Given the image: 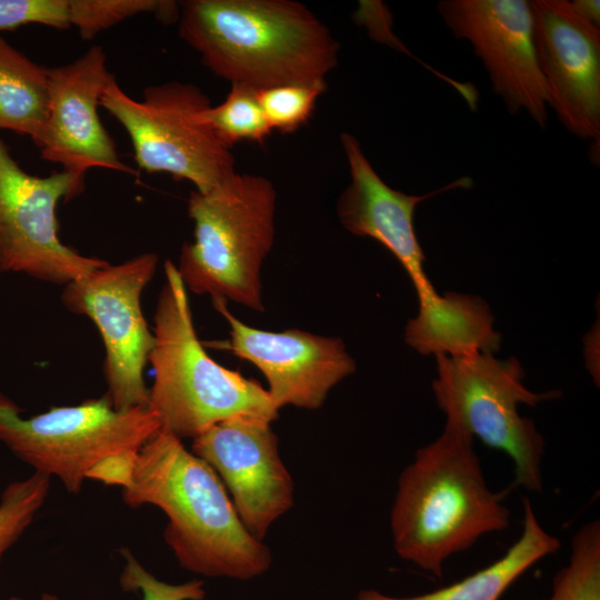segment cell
Returning <instances> with one entry per match:
<instances>
[{
  "mask_svg": "<svg viewBox=\"0 0 600 600\" xmlns=\"http://www.w3.org/2000/svg\"><path fill=\"white\" fill-rule=\"evenodd\" d=\"M327 82L287 83L258 90V99L272 130L291 133L311 118Z\"/></svg>",
  "mask_w": 600,
  "mask_h": 600,
  "instance_id": "obj_23",
  "label": "cell"
},
{
  "mask_svg": "<svg viewBox=\"0 0 600 600\" xmlns=\"http://www.w3.org/2000/svg\"><path fill=\"white\" fill-rule=\"evenodd\" d=\"M121 491L128 507L153 506L167 516L164 541L189 572L250 580L272 563L270 548L243 526L216 471L163 429L137 452Z\"/></svg>",
  "mask_w": 600,
  "mask_h": 600,
  "instance_id": "obj_1",
  "label": "cell"
},
{
  "mask_svg": "<svg viewBox=\"0 0 600 600\" xmlns=\"http://www.w3.org/2000/svg\"><path fill=\"white\" fill-rule=\"evenodd\" d=\"M50 478L32 472L26 479L10 482L0 496V563L43 507L50 490Z\"/></svg>",
  "mask_w": 600,
  "mask_h": 600,
  "instance_id": "obj_22",
  "label": "cell"
},
{
  "mask_svg": "<svg viewBox=\"0 0 600 600\" xmlns=\"http://www.w3.org/2000/svg\"><path fill=\"white\" fill-rule=\"evenodd\" d=\"M79 194L66 171H24L0 138V271L66 286L107 261L83 256L59 236L57 207Z\"/></svg>",
  "mask_w": 600,
  "mask_h": 600,
  "instance_id": "obj_10",
  "label": "cell"
},
{
  "mask_svg": "<svg viewBox=\"0 0 600 600\" xmlns=\"http://www.w3.org/2000/svg\"><path fill=\"white\" fill-rule=\"evenodd\" d=\"M48 72V119L38 146L41 157L61 164L79 193L91 168L132 174L133 169L120 160L98 114L102 93L114 77L107 69L103 49L93 46L73 62L49 68Z\"/></svg>",
  "mask_w": 600,
  "mask_h": 600,
  "instance_id": "obj_15",
  "label": "cell"
},
{
  "mask_svg": "<svg viewBox=\"0 0 600 600\" xmlns=\"http://www.w3.org/2000/svg\"><path fill=\"white\" fill-rule=\"evenodd\" d=\"M158 254L146 252L104 266L64 286L61 301L72 313L89 318L104 346L107 396L117 410L149 407L143 377L153 346L141 294L154 276Z\"/></svg>",
  "mask_w": 600,
  "mask_h": 600,
  "instance_id": "obj_9",
  "label": "cell"
},
{
  "mask_svg": "<svg viewBox=\"0 0 600 600\" xmlns=\"http://www.w3.org/2000/svg\"><path fill=\"white\" fill-rule=\"evenodd\" d=\"M438 376L432 390L438 407L470 436L506 453L514 468V487L542 490L544 439L519 404L536 407L558 398L559 391L537 393L523 384L524 371L511 357L489 352L437 354Z\"/></svg>",
  "mask_w": 600,
  "mask_h": 600,
  "instance_id": "obj_7",
  "label": "cell"
},
{
  "mask_svg": "<svg viewBox=\"0 0 600 600\" xmlns=\"http://www.w3.org/2000/svg\"><path fill=\"white\" fill-rule=\"evenodd\" d=\"M509 524L510 510L489 489L473 437L447 420L398 478L390 511L396 553L441 579L449 558Z\"/></svg>",
  "mask_w": 600,
  "mask_h": 600,
  "instance_id": "obj_3",
  "label": "cell"
},
{
  "mask_svg": "<svg viewBox=\"0 0 600 600\" xmlns=\"http://www.w3.org/2000/svg\"><path fill=\"white\" fill-rule=\"evenodd\" d=\"M153 346L148 362L153 380L149 408L161 429L180 439L236 417L272 423L279 416L267 389L214 361L198 339L187 288L171 261L153 316Z\"/></svg>",
  "mask_w": 600,
  "mask_h": 600,
  "instance_id": "obj_4",
  "label": "cell"
},
{
  "mask_svg": "<svg viewBox=\"0 0 600 600\" xmlns=\"http://www.w3.org/2000/svg\"><path fill=\"white\" fill-rule=\"evenodd\" d=\"M569 3L578 17L600 29V2L598 0H573Z\"/></svg>",
  "mask_w": 600,
  "mask_h": 600,
  "instance_id": "obj_27",
  "label": "cell"
},
{
  "mask_svg": "<svg viewBox=\"0 0 600 600\" xmlns=\"http://www.w3.org/2000/svg\"><path fill=\"white\" fill-rule=\"evenodd\" d=\"M348 160L350 182L337 201V216L342 227L358 237H369L386 247L410 277L419 300L418 316H438L446 306L428 279L426 257L413 226L417 206L439 193L453 189H470L473 181L461 177L438 190L412 196L388 186L366 157L359 140L349 132L340 136Z\"/></svg>",
  "mask_w": 600,
  "mask_h": 600,
  "instance_id": "obj_13",
  "label": "cell"
},
{
  "mask_svg": "<svg viewBox=\"0 0 600 600\" xmlns=\"http://www.w3.org/2000/svg\"><path fill=\"white\" fill-rule=\"evenodd\" d=\"M178 22L180 38L231 84L323 82L338 66L339 42L293 0H187Z\"/></svg>",
  "mask_w": 600,
  "mask_h": 600,
  "instance_id": "obj_2",
  "label": "cell"
},
{
  "mask_svg": "<svg viewBox=\"0 0 600 600\" xmlns=\"http://www.w3.org/2000/svg\"><path fill=\"white\" fill-rule=\"evenodd\" d=\"M191 451L216 471L243 526L258 540L292 508L293 480L270 422L224 420L193 438Z\"/></svg>",
  "mask_w": 600,
  "mask_h": 600,
  "instance_id": "obj_12",
  "label": "cell"
},
{
  "mask_svg": "<svg viewBox=\"0 0 600 600\" xmlns=\"http://www.w3.org/2000/svg\"><path fill=\"white\" fill-rule=\"evenodd\" d=\"M141 13L170 23L179 19L180 4L169 0H70V24L83 40Z\"/></svg>",
  "mask_w": 600,
  "mask_h": 600,
  "instance_id": "obj_21",
  "label": "cell"
},
{
  "mask_svg": "<svg viewBox=\"0 0 600 600\" xmlns=\"http://www.w3.org/2000/svg\"><path fill=\"white\" fill-rule=\"evenodd\" d=\"M212 302L230 326V339L218 347L262 372L278 410L286 406L319 409L330 390L356 371V362L340 338L299 329H257L236 318L226 301Z\"/></svg>",
  "mask_w": 600,
  "mask_h": 600,
  "instance_id": "obj_14",
  "label": "cell"
},
{
  "mask_svg": "<svg viewBox=\"0 0 600 600\" xmlns=\"http://www.w3.org/2000/svg\"><path fill=\"white\" fill-rule=\"evenodd\" d=\"M543 600H600V522L592 520L573 534L569 562L553 578Z\"/></svg>",
  "mask_w": 600,
  "mask_h": 600,
  "instance_id": "obj_19",
  "label": "cell"
},
{
  "mask_svg": "<svg viewBox=\"0 0 600 600\" xmlns=\"http://www.w3.org/2000/svg\"><path fill=\"white\" fill-rule=\"evenodd\" d=\"M27 24L71 28L70 0H0V31Z\"/></svg>",
  "mask_w": 600,
  "mask_h": 600,
  "instance_id": "obj_25",
  "label": "cell"
},
{
  "mask_svg": "<svg viewBox=\"0 0 600 600\" xmlns=\"http://www.w3.org/2000/svg\"><path fill=\"white\" fill-rule=\"evenodd\" d=\"M9 600H24L20 597H10ZM40 600H60L59 596L50 592H44L41 594Z\"/></svg>",
  "mask_w": 600,
  "mask_h": 600,
  "instance_id": "obj_28",
  "label": "cell"
},
{
  "mask_svg": "<svg viewBox=\"0 0 600 600\" xmlns=\"http://www.w3.org/2000/svg\"><path fill=\"white\" fill-rule=\"evenodd\" d=\"M204 118L230 148L241 141L263 144L272 131L260 106L258 90L242 84H231L223 102L209 107Z\"/></svg>",
  "mask_w": 600,
  "mask_h": 600,
  "instance_id": "obj_20",
  "label": "cell"
},
{
  "mask_svg": "<svg viewBox=\"0 0 600 600\" xmlns=\"http://www.w3.org/2000/svg\"><path fill=\"white\" fill-rule=\"evenodd\" d=\"M359 9L354 13V20L357 23L367 27L370 37L381 43H387L397 50H401L412 58L409 50L400 42V40L392 33V18L388 8L381 1H360ZM419 61V60H418ZM421 63V61H419ZM422 66L430 69L429 66L422 62Z\"/></svg>",
  "mask_w": 600,
  "mask_h": 600,
  "instance_id": "obj_26",
  "label": "cell"
},
{
  "mask_svg": "<svg viewBox=\"0 0 600 600\" xmlns=\"http://www.w3.org/2000/svg\"><path fill=\"white\" fill-rule=\"evenodd\" d=\"M276 209V188L260 174L237 172L210 192L191 191L194 239L177 266L186 288L262 311L260 272L274 242Z\"/></svg>",
  "mask_w": 600,
  "mask_h": 600,
  "instance_id": "obj_5",
  "label": "cell"
},
{
  "mask_svg": "<svg viewBox=\"0 0 600 600\" xmlns=\"http://www.w3.org/2000/svg\"><path fill=\"white\" fill-rule=\"evenodd\" d=\"M437 8L452 34L471 43L507 110H524L544 129L550 100L536 52L531 2L442 0Z\"/></svg>",
  "mask_w": 600,
  "mask_h": 600,
  "instance_id": "obj_11",
  "label": "cell"
},
{
  "mask_svg": "<svg viewBox=\"0 0 600 600\" xmlns=\"http://www.w3.org/2000/svg\"><path fill=\"white\" fill-rule=\"evenodd\" d=\"M522 506L520 537L501 558L487 567L430 592L396 597L376 589H364L354 600H500L524 572L561 547L560 540L541 526L528 498L523 499Z\"/></svg>",
  "mask_w": 600,
  "mask_h": 600,
  "instance_id": "obj_17",
  "label": "cell"
},
{
  "mask_svg": "<svg viewBox=\"0 0 600 600\" xmlns=\"http://www.w3.org/2000/svg\"><path fill=\"white\" fill-rule=\"evenodd\" d=\"M534 46L550 104L579 139L600 140V29L567 0H533Z\"/></svg>",
  "mask_w": 600,
  "mask_h": 600,
  "instance_id": "obj_16",
  "label": "cell"
},
{
  "mask_svg": "<svg viewBox=\"0 0 600 600\" xmlns=\"http://www.w3.org/2000/svg\"><path fill=\"white\" fill-rule=\"evenodd\" d=\"M100 107L124 128L134 160L148 173L163 172L187 180L201 193L210 192L237 171L231 148L207 123L211 107L196 84L178 81L149 86L142 100L127 94L113 77Z\"/></svg>",
  "mask_w": 600,
  "mask_h": 600,
  "instance_id": "obj_8",
  "label": "cell"
},
{
  "mask_svg": "<svg viewBox=\"0 0 600 600\" xmlns=\"http://www.w3.org/2000/svg\"><path fill=\"white\" fill-rule=\"evenodd\" d=\"M48 70L0 36V130L28 136L37 147L48 119Z\"/></svg>",
  "mask_w": 600,
  "mask_h": 600,
  "instance_id": "obj_18",
  "label": "cell"
},
{
  "mask_svg": "<svg viewBox=\"0 0 600 600\" xmlns=\"http://www.w3.org/2000/svg\"><path fill=\"white\" fill-rule=\"evenodd\" d=\"M124 564L119 577L124 591L139 592L142 600H203L204 582L200 579L169 583L148 571L128 548L119 551Z\"/></svg>",
  "mask_w": 600,
  "mask_h": 600,
  "instance_id": "obj_24",
  "label": "cell"
},
{
  "mask_svg": "<svg viewBox=\"0 0 600 600\" xmlns=\"http://www.w3.org/2000/svg\"><path fill=\"white\" fill-rule=\"evenodd\" d=\"M160 429L149 407L117 410L107 393L24 417L0 391V442L33 472L59 479L73 494L98 464L138 452Z\"/></svg>",
  "mask_w": 600,
  "mask_h": 600,
  "instance_id": "obj_6",
  "label": "cell"
}]
</instances>
